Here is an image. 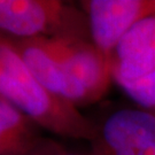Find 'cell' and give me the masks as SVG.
<instances>
[{
  "label": "cell",
  "mask_w": 155,
  "mask_h": 155,
  "mask_svg": "<svg viewBox=\"0 0 155 155\" xmlns=\"http://www.w3.org/2000/svg\"><path fill=\"white\" fill-rule=\"evenodd\" d=\"M40 39L62 69L91 94L94 102L107 93L114 81L111 61L91 40Z\"/></svg>",
  "instance_id": "obj_4"
},
{
  "label": "cell",
  "mask_w": 155,
  "mask_h": 155,
  "mask_svg": "<svg viewBox=\"0 0 155 155\" xmlns=\"http://www.w3.org/2000/svg\"><path fill=\"white\" fill-rule=\"evenodd\" d=\"M63 145L48 137H43L25 155H60Z\"/></svg>",
  "instance_id": "obj_10"
},
{
  "label": "cell",
  "mask_w": 155,
  "mask_h": 155,
  "mask_svg": "<svg viewBox=\"0 0 155 155\" xmlns=\"http://www.w3.org/2000/svg\"><path fill=\"white\" fill-rule=\"evenodd\" d=\"M60 155H91V153H90V154H83V153H78V152L69 150H67L66 147H63V150H62L61 154Z\"/></svg>",
  "instance_id": "obj_12"
},
{
  "label": "cell",
  "mask_w": 155,
  "mask_h": 155,
  "mask_svg": "<svg viewBox=\"0 0 155 155\" xmlns=\"http://www.w3.org/2000/svg\"><path fill=\"white\" fill-rule=\"evenodd\" d=\"M0 35L16 39L91 40L81 6L59 0H0Z\"/></svg>",
  "instance_id": "obj_2"
},
{
  "label": "cell",
  "mask_w": 155,
  "mask_h": 155,
  "mask_svg": "<svg viewBox=\"0 0 155 155\" xmlns=\"http://www.w3.org/2000/svg\"><path fill=\"white\" fill-rule=\"evenodd\" d=\"M109 155H155V141L138 145L127 150H117Z\"/></svg>",
  "instance_id": "obj_11"
},
{
  "label": "cell",
  "mask_w": 155,
  "mask_h": 155,
  "mask_svg": "<svg viewBox=\"0 0 155 155\" xmlns=\"http://www.w3.org/2000/svg\"><path fill=\"white\" fill-rule=\"evenodd\" d=\"M43 129L0 98V155H25L44 136Z\"/></svg>",
  "instance_id": "obj_8"
},
{
  "label": "cell",
  "mask_w": 155,
  "mask_h": 155,
  "mask_svg": "<svg viewBox=\"0 0 155 155\" xmlns=\"http://www.w3.org/2000/svg\"><path fill=\"white\" fill-rule=\"evenodd\" d=\"M6 38L21 55L39 83L51 93L74 105L78 109L79 107L94 104L91 94L62 69L40 38Z\"/></svg>",
  "instance_id": "obj_6"
},
{
  "label": "cell",
  "mask_w": 155,
  "mask_h": 155,
  "mask_svg": "<svg viewBox=\"0 0 155 155\" xmlns=\"http://www.w3.org/2000/svg\"><path fill=\"white\" fill-rule=\"evenodd\" d=\"M110 61L116 83L155 71V14L137 23L121 39Z\"/></svg>",
  "instance_id": "obj_7"
},
{
  "label": "cell",
  "mask_w": 155,
  "mask_h": 155,
  "mask_svg": "<svg viewBox=\"0 0 155 155\" xmlns=\"http://www.w3.org/2000/svg\"><path fill=\"white\" fill-rule=\"evenodd\" d=\"M117 84L138 107L155 113V71L134 81H124Z\"/></svg>",
  "instance_id": "obj_9"
},
{
  "label": "cell",
  "mask_w": 155,
  "mask_h": 155,
  "mask_svg": "<svg viewBox=\"0 0 155 155\" xmlns=\"http://www.w3.org/2000/svg\"><path fill=\"white\" fill-rule=\"evenodd\" d=\"M91 41L110 59L117 44L144 18L155 14V0H84Z\"/></svg>",
  "instance_id": "obj_3"
},
{
  "label": "cell",
  "mask_w": 155,
  "mask_h": 155,
  "mask_svg": "<svg viewBox=\"0 0 155 155\" xmlns=\"http://www.w3.org/2000/svg\"><path fill=\"white\" fill-rule=\"evenodd\" d=\"M0 98L50 133L89 143L94 137L93 120L45 89L9 40L1 35Z\"/></svg>",
  "instance_id": "obj_1"
},
{
  "label": "cell",
  "mask_w": 155,
  "mask_h": 155,
  "mask_svg": "<svg viewBox=\"0 0 155 155\" xmlns=\"http://www.w3.org/2000/svg\"><path fill=\"white\" fill-rule=\"evenodd\" d=\"M94 125L91 155H109L155 141V113L141 107L116 109Z\"/></svg>",
  "instance_id": "obj_5"
}]
</instances>
